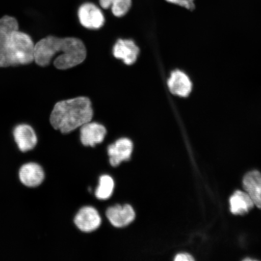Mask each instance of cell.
<instances>
[{
    "label": "cell",
    "mask_w": 261,
    "mask_h": 261,
    "mask_svg": "<svg viewBox=\"0 0 261 261\" xmlns=\"http://www.w3.org/2000/svg\"><path fill=\"white\" fill-rule=\"evenodd\" d=\"M113 53L114 57L130 65L136 63L140 49L133 40L120 39L114 45Z\"/></svg>",
    "instance_id": "cell-11"
},
{
    "label": "cell",
    "mask_w": 261,
    "mask_h": 261,
    "mask_svg": "<svg viewBox=\"0 0 261 261\" xmlns=\"http://www.w3.org/2000/svg\"><path fill=\"white\" fill-rule=\"evenodd\" d=\"M114 188L113 179L109 175H103L99 178V186L95 192L96 197L99 200H106L112 197Z\"/></svg>",
    "instance_id": "cell-15"
},
{
    "label": "cell",
    "mask_w": 261,
    "mask_h": 261,
    "mask_svg": "<svg viewBox=\"0 0 261 261\" xmlns=\"http://www.w3.org/2000/svg\"><path fill=\"white\" fill-rule=\"evenodd\" d=\"M81 141L84 146H95L102 143L107 135L105 126L96 122H88L81 127Z\"/></svg>",
    "instance_id": "cell-10"
},
{
    "label": "cell",
    "mask_w": 261,
    "mask_h": 261,
    "mask_svg": "<svg viewBox=\"0 0 261 261\" xmlns=\"http://www.w3.org/2000/svg\"><path fill=\"white\" fill-rule=\"evenodd\" d=\"M54 65L60 70H67L83 63L87 56L86 48L80 39L60 38L49 36L35 44L34 61L41 67L50 64L54 57Z\"/></svg>",
    "instance_id": "cell-1"
},
{
    "label": "cell",
    "mask_w": 261,
    "mask_h": 261,
    "mask_svg": "<svg viewBox=\"0 0 261 261\" xmlns=\"http://www.w3.org/2000/svg\"><path fill=\"white\" fill-rule=\"evenodd\" d=\"M34 49L31 38L19 31L14 17L6 15L0 19V67L32 63Z\"/></svg>",
    "instance_id": "cell-2"
},
{
    "label": "cell",
    "mask_w": 261,
    "mask_h": 261,
    "mask_svg": "<svg viewBox=\"0 0 261 261\" xmlns=\"http://www.w3.org/2000/svg\"><path fill=\"white\" fill-rule=\"evenodd\" d=\"M243 184L245 192L252 198L254 205L261 208V173L255 170L248 172Z\"/></svg>",
    "instance_id": "cell-13"
},
{
    "label": "cell",
    "mask_w": 261,
    "mask_h": 261,
    "mask_svg": "<svg viewBox=\"0 0 261 261\" xmlns=\"http://www.w3.org/2000/svg\"><path fill=\"white\" fill-rule=\"evenodd\" d=\"M230 210L234 215H241L247 213L254 207V203L246 192L237 191L231 196Z\"/></svg>",
    "instance_id": "cell-14"
},
{
    "label": "cell",
    "mask_w": 261,
    "mask_h": 261,
    "mask_svg": "<svg viewBox=\"0 0 261 261\" xmlns=\"http://www.w3.org/2000/svg\"><path fill=\"white\" fill-rule=\"evenodd\" d=\"M106 215L110 223L116 227H124L135 220V210L129 204L116 205L108 208Z\"/></svg>",
    "instance_id": "cell-7"
},
{
    "label": "cell",
    "mask_w": 261,
    "mask_h": 261,
    "mask_svg": "<svg viewBox=\"0 0 261 261\" xmlns=\"http://www.w3.org/2000/svg\"><path fill=\"white\" fill-rule=\"evenodd\" d=\"M74 221L77 227L84 232H92L102 223L99 212L95 208L90 206L82 208L75 216Z\"/></svg>",
    "instance_id": "cell-5"
},
{
    "label": "cell",
    "mask_w": 261,
    "mask_h": 261,
    "mask_svg": "<svg viewBox=\"0 0 261 261\" xmlns=\"http://www.w3.org/2000/svg\"><path fill=\"white\" fill-rule=\"evenodd\" d=\"M176 261H191L194 260V258L191 254L188 253H179L176 255L175 259Z\"/></svg>",
    "instance_id": "cell-18"
},
{
    "label": "cell",
    "mask_w": 261,
    "mask_h": 261,
    "mask_svg": "<svg viewBox=\"0 0 261 261\" xmlns=\"http://www.w3.org/2000/svg\"><path fill=\"white\" fill-rule=\"evenodd\" d=\"M93 116L89 98L78 97L57 103L51 113L50 121L55 129L67 134L90 122Z\"/></svg>",
    "instance_id": "cell-3"
},
{
    "label": "cell",
    "mask_w": 261,
    "mask_h": 261,
    "mask_svg": "<svg viewBox=\"0 0 261 261\" xmlns=\"http://www.w3.org/2000/svg\"><path fill=\"white\" fill-rule=\"evenodd\" d=\"M168 86L171 93L180 97L188 96L192 89V82L188 75L179 70L172 71Z\"/></svg>",
    "instance_id": "cell-12"
},
{
    "label": "cell",
    "mask_w": 261,
    "mask_h": 261,
    "mask_svg": "<svg viewBox=\"0 0 261 261\" xmlns=\"http://www.w3.org/2000/svg\"><path fill=\"white\" fill-rule=\"evenodd\" d=\"M78 18L84 28L99 29L105 23V17L101 10L93 3H86L78 10Z\"/></svg>",
    "instance_id": "cell-4"
},
{
    "label": "cell",
    "mask_w": 261,
    "mask_h": 261,
    "mask_svg": "<svg viewBox=\"0 0 261 261\" xmlns=\"http://www.w3.org/2000/svg\"><path fill=\"white\" fill-rule=\"evenodd\" d=\"M13 136L16 145L22 152L31 151L37 145V135L30 125L21 124L16 126L13 132Z\"/></svg>",
    "instance_id": "cell-9"
},
{
    "label": "cell",
    "mask_w": 261,
    "mask_h": 261,
    "mask_svg": "<svg viewBox=\"0 0 261 261\" xmlns=\"http://www.w3.org/2000/svg\"><path fill=\"white\" fill-rule=\"evenodd\" d=\"M114 0H99V4L101 7L104 9H108L112 7Z\"/></svg>",
    "instance_id": "cell-19"
},
{
    "label": "cell",
    "mask_w": 261,
    "mask_h": 261,
    "mask_svg": "<svg viewBox=\"0 0 261 261\" xmlns=\"http://www.w3.org/2000/svg\"><path fill=\"white\" fill-rule=\"evenodd\" d=\"M132 5V0H114L111 8L114 16L122 17L128 13Z\"/></svg>",
    "instance_id": "cell-16"
},
{
    "label": "cell",
    "mask_w": 261,
    "mask_h": 261,
    "mask_svg": "<svg viewBox=\"0 0 261 261\" xmlns=\"http://www.w3.org/2000/svg\"><path fill=\"white\" fill-rule=\"evenodd\" d=\"M133 143L127 138H121L108 147V154L111 165L116 167L124 161H128L132 156Z\"/></svg>",
    "instance_id": "cell-6"
},
{
    "label": "cell",
    "mask_w": 261,
    "mask_h": 261,
    "mask_svg": "<svg viewBox=\"0 0 261 261\" xmlns=\"http://www.w3.org/2000/svg\"><path fill=\"white\" fill-rule=\"evenodd\" d=\"M19 181L28 188L39 187L44 181L43 169L36 163H28L21 166L18 172Z\"/></svg>",
    "instance_id": "cell-8"
},
{
    "label": "cell",
    "mask_w": 261,
    "mask_h": 261,
    "mask_svg": "<svg viewBox=\"0 0 261 261\" xmlns=\"http://www.w3.org/2000/svg\"><path fill=\"white\" fill-rule=\"evenodd\" d=\"M166 1L172 3V4L181 6V7L191 10V11L195 9V0H166Z\"/></svg>",
    "instance_id": "cell-17"
}]
</instances>
